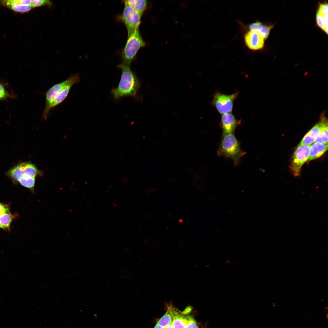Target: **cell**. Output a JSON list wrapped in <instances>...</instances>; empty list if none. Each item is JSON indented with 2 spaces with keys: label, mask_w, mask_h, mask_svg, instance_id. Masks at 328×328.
<instances>
[{
  "label": "cell",
  "mask_w": 328,
  "mask_h": 328,
  "mask_svg": "<svg viewBox=\"0 0 328 328\" xmlns=\"http://www.w3.org/2000/svg\"><path fill=\"white\" fill-rule=\"evenodd\" d=\"M118 67L121 70V75L118 86L112 90L114 97L118 99L125 96H135L140 86L138 78L129 66L122 63Z\"/></svg>",
  "instance_id": "obj_1"
},
{
  "label": "cell",
  "mask_w": 328,
  "mask_h": 328,
  "mask_svg": "<svg viewBox=\"0 0 328 328\" xmlns=\"http://www.w3.org/2000/svg\"><path fill=\"white\" fill-rule=\"evenodd\" d=\"M234 134L222 135L217 154L219 156L231 159L236 166L238 164L241 159L246 153L241 149L240 143Z\"/></svg>",
  "instance_id": "obj_2"
},
{
  "label": "cell",
  "mask_w": 328,
  "mask_h": 328,
  "mask_svg": "<svg viewBox=\"0 0 328 328\" xmlns=\"http://www.w3.org/2000/svg\"><path fill=\"white\" fill-rule=\"evenodd\" d=\"M145 45L139 29L131 34L122 51V63L129 66L139 49Z\"/></svg>",
  "instance_id": "obj_3"
},
{
  "label": "cell",
  "mask_w": 328,
  "mask_h": 328,
  "mask_svg": "<svg viewBox=\"0 0 328 328\" xmlns=\"http://www.w3.org/2000/svg\"><path fill=\"white\" fill-rule=\"evenodd\" d=\"M80 81L79 74H73L65 80L54 85L49 89L46 94L45 106L42 114V118L44 120H46L50 114V106L56 94L68 86H73Z\"/></svg>",
  "instance_id": "obj_4"
},
{
  "label": "cell",
  "mask_w": 328,
  "mask_h": 328,
  "mask_svg": "<svg viewBox=\"0 0 328 328\" xmlns=\"http://www.w3.org/2000/svg\"><path fill=\"white\" fill-rule=\"evenodd\" d=\"M310 145L299 144L295 150L289 167L294 176L298 177L299 176L302 166L307 161Z\"/></svg>",
  "instance_id": "obj_5"
},
{
  "label": "cell",
  "mask_w": 328,
  "mask_h": 328,
  "mask_svg": "<svg viewBox=\"0 0 328 328\" xmlns=\"http://www.w3.org/2000/svg\"><path fill=\"white\" fill-rule=\"evenodd\" d=\"M142 15L130 6L125 5L119 18L126 27L128 36L139 29Z\"/></svg>",
  "instance_id": "obj_6"
},
{
  "label": "cell",
  "mask_w": 328,
  "mask_h": 328,
  "mask_svg": "<svg viewBox=\"0 0 328 328\" xmlns=\"http://www.w3.org/2000/svg\"><path fill=\"white\" fill-rule=\"evenodd\" d=\"M238 92L231 94H226L219 92L214 95L211 104L222 115L232 112L234 101L237 97Z\"/></svg>",
  "instance_id": "obj_7"
},
{
  "label": "cell",
  "mask_w": 328,
  "mask_h": 328,
  "mask_svg": "<svg viewBox=\"0 0 328 328\" xmlns=\"http://www.w3.org/2000/svg\"><path fill=\"white\" fill-rule=\"evenodd\" d=\"M244 39L245 46L251 50H259L264 47L265 39L258 32L248 31L244 34Z\"/></svg>",
  "instance_id": "obj_8"
},
{
  "label": "cell",
  "mask_w": 328,
  "mask_h": 328,
  "mask_svg": "<svg viewBox=\"0 0 328 328\" xmlns=\"http://www.w3.org/2000/svg\"><path fill=\"white\" fill-rule=\"evenodd\" d=\"M327 121L326 118L322 116L319 122L305 135L299 144L305 145H311L313 144L321 132L328 127Z\"/></svg>",
  "instance_id": "obj_9"
},
{
  "label": "cell",
  "mask_w": 328,
  "mask_h": 328,
  "mask_svg": "<svg viewBox=\"0 0 328 328\" xmlns=\"http://www.w3.org/2000/svg\"><path fill=\"white\" fill-rule=\"evenodd\" d=\"M241 122V120H237L231 113L222 115L220 124L222 135L234 133L235 129L240 124Z\"/></svg>",
  "instance_id": "obj_10"
},
{
  "label": "cell",
  "mask_w": 328,
  "mask_h": 328,
  "mask_svg": "<svg viewBox=\"0 0 328 328\" xmlns=\"http://www.w3.org/2000/svg\"><path fill=\"white\" fill-rule=\"evenodd\" d=\"M167 307L172 316V324L173 328H186L187 322L186 316L171 304L168 305Z\"/></svg>",
  "instance_id": "obj_11"
},
{
  "label": "cell",
  "mask_w": 328,
  "mask_h": 328,
  "mask_svg": "<svg viewBox=\"0 0 328 328\" xmlns=\"http://www.w3.org/2000/svg\"><path fill=\"white\" fill-rule=\"evenodd\" d=\"M328 149V144L316 142L310 145L309 156L307 162L321 156Z\"/></svg>",
  "instance_id": "obj_12"
},
{
  "label": "cell",
  "mask_w": 328,
  "mask_h": 328,
  "mask_svg": "<svg viewBox=\"0 0 328 328\" xmlns=\"http://www.w3.org/2000/svg\"><path fill=\"white\" fill-rule=\"evenodd\" d=\"M0 5L6 6L15 12L21 13L28 12L32 8L30 5L22 4L20 0L1 1Z\"/></svg>",
  "instance_id": "obj_13"
},
{
  "label": "cell",
  "mask_w": 328,
  "mask_h": 328,
  "mask_svg": "<svg viewBox=\"0 0 328 328\" xmlns=\"http://www.w3.org/2000/svg\"><path fill=\"white\" fill-rule=\"evenodd\" d=\"M24 174L20 164L12 167L5 173V175L15 183H17L19 179Z\"/></svg>",
  "instance_id": "obj_14"
},
{
  "label": "cell",
  "mask_w": 328,
  "mask_h": 328,
  "mask_svg": "<svg viewBox=\"0 0 328 328\" xmlns=\"http://www.w3.org/2000/svg\"><path fill=\"white\" fill-rule=\"evenodd\" d=\"M123 1L125 5L130 6L142 15L147 6V1L146 0H125Z\"/></svg>",
  "instance_id": "obj_15"
},
{
  "label": "cell",
  "mask_w": 328,
  "mask_h": 328,
  "mask_svg": "<svg viewBox=\"0 0 328 328\" xmlns=\"http://www.w3.org/2000/svg\"><path fill=\"white\" fill-rule=\"evenodd\" d=\"M73 86L70 85L58 92L55 95L50 106V110L63 102L67 96Z\"/></svg>",
  "instance_id": "obj_16"
},
{
  "label": "cell",
  "mask_w": 328,
  "mask_h": 328,
  "mask_svg": "<svg viewBox=\"0 0 328 328\" xmlns=\"http://www.w3.org/2000/svg\"><path fill=\"white\" fill-rule=\"evenodd\" d=\"M19 164L25 174L29 176L35 177L42 175L41 172L32 163L26 162Z\"/></svg>",
  "instance_id": "obj_17"
},
{
  "label": "cell",
  "mask_w": 328,
  "mask_h": 328,
  "mask_svg": "<svg viewBox=\"0 0 328 328\" xmlns=\"http://www.w3.org/2000/svg\"><path fill=\"white\" fill-rule=\"evenodd\" d=\"M14 216L10 211L4 213L0 214V228L5 229H9L11 223Z\"/></svg>",
  "instance_id": "obj_18"
},
{
  "label": "cell",
  "mask_w": 328,
  "mask_h": 328,
  "mask_svg": "<svg viewBox=\"0 0 328 328\" xmlns=\"http://www.w3.org/2000/svg\"><path fill=\"white\" fill-rule=\"evenodd\" d=\"M18 182L23 186L27 188L32 192H34L35 177L29 176L24 173V174L19 179Z\"/></svg>",
  "instance_id": "obj_19"
},
{
  "label": "cell",
  "mask_w": 328,
  "mask_h": 328,
  "mask_svg": "<svg viewBox=\"0 0 328 328\" xmlns=\"http://www.w3.org/2000/svg\"><path fill=\"white\" fill-rule=\"evenodd\" d=\"M317 25L327 34L328 33V16H325L318 12L316 15Z\"/></svg>",
  "instance_id": "obj_20"
},
{
  "label": "cell",
  "mask_w": 328,
  "mask_h": 328,
  "mask_svg": "<svg viewBox=\"0 0 328 328\" xmlns=\"http://www.w3.org/2000/svg\"><path fill=\"white\" fill-rule=\"evenodd\" d=\"M6 85L0 81V100H7L9 98H15L16 97L15 95L7 91Z\"/></svg>",
  "instance_id": "obj_21"
},
{
  "label": "cell",
  "mask_w": 328,
  "mask_h": 328,
  "mask_svg": "<svg viewBox=\"0 0 328 328\" xmlns=\"http://www.w3.org/2000/svg\"><path fill=\"white\" fill-rule=\"evenodd\" d=\"M173 322V317L171 312L168 308L165 314L158 320L157 323L165 328Z\"/></svg>",
  "instance_id": "obj_22"
},
{
  "label": "cell",
  "mask_w": 328,
  "mask_h": 328,
  "mask_svg": "<svg viewBox=\"0 0 328 328\" xmlns=\"http://www.w3.org/2000/svg\"><path fill=\"white\" fill-rule=\"evenodd\" d=\"M315 142L328 144V127L321 132Z\"/></svg>",
  "instance_id": "obj_23"
},
{
  "label": "cell",
  "mask_w": 328,
  "mask_h": 328,
  "mask_svg": "<svg viewBox=\"0 0 328 328\" xmlns=\"http://www.w3.org/2000/svg\"><path fill=\"white\" fill-rule=\"evenodd\" d=\"M52 5V2L49 0H32L31 6L32 8H35L44 5H47L49 6H50Z\"/></svg>",
  "instance_id": "obj_24"
},
{
  "label": "cell",
  "mask_w": 328,
  "mask_h": 328,
  "mask_svg": "<svg viewBox=\"0 0 328 328\" xmlns=\"http://www.w3.org/2000/svg\"><path fill=\"white\" fill-rule=\"evenodd\" d=\"M272 26L263 24L259 33L264 38L266 39L268 37Z\"/></svg>",
  "instance_id": "obj_25"
},
{
  "label": "cell",
  "mask_w": 328,
  "mask_h": 328,
  "mask_svg": "<svg viewBox=\"0 0 328 328\" xmlns=\"http://www.w3.org/2000/svg\"><path fill=\"white\" fill-rule=\"evenodd\" d=\"M186 316L187 319L186 328H199L196 321L192 316L188 315Z\"/></svg>",
  "instance_id": "obj_26"
},
{
  "label": "cell",
  "mask_w": 328,
  "mask_h": 328,
  "mask_svg": "<svg viewBox=\"0 0 328 328\" xmlns=\"http://www.w3.org/2000/svg\"><path fill=\"white\" fill-rule=\"evenodd\" d=\"M318 12L322 15L328 16V4L327 3L320 5Z\"/></svg>",
  "instance_id": "obj_27"
},
{
  "label": "cell",
  "mask_w": 328,
  "mask_h": 328,
  "mask_svg": "<svg viewBox=\"0 0 328 328\" xmlns=\"http://www.w3.org/2000/svg\"><path fill=\"white\" fill-rule=\"evenodd\" d=\"M9 211V209L6 205L0 203V214Z\"/></svg>",
  "instance_id": "obj_28"
},
{
  "label": "cell",
  "mask_w": 328,
  "mask_h": 328,
  "mask_svg": "<svg viewBox=\"0 0 328 328\" xmlns=\"http://www.w3.org/2000/svg\"><path fill=\"white\" fill-rule=\"evenodd\" d=\"M158 190V189L157 188L155 187H149L145 190V192L146 193L149 194L155 192Z\"/></svg>",
  "instance_id": "obj_29"
},
{
  "label": "cell",
  "mask_w": 328,
  "mask_h": 328,
  "mask_svg": "<svg viewBox=\"0 0 328 328\" xmlns=\"http://www.w3.org/2000/svg\"><path fill=\"white\" fill-rule=\"evenodd\" d=\"M121 182L124 183H126L128 182L129 180L127 177H124L121 179Z\"/></svg>",
  "instance_id": "obj_30"
},
{
  "label": "cell",
  "mask_w": 328,
  "mask_h": 328,
  "mask_svg": "<svg viewBox=\"0 0 328 328\" xmlns=\"http://www.w3.org/2000/svg\"><path fill=\"white\" fill-rule=\"evenodd\" d=\"M324 309V311H325V313L326 314V318L327 319V316H328L327 307H325Z\"/></svg>",
  "instance_id": "obj_31"
},
{
  "label": "cell",
  "mask_w": 328,
  "mask_h": 328,
  "mask_svg": "<svg viewBox=\"0 0 328 328\" xmlns=\"http://www.w3.org/2000/svg\"><path fill=\"white\" fill-rule=\"evenodd\" d=\"M165 328H173V324H172V323H171L170 324L168 325V326H166V327H165Z\"/></svg>",
  "instance_id": "obj_32"
},
{
  "label": "cell",
  "mask_w": 328,
  "mask_h": 328,
  "mask_svg": "<svg viewBox=\"0 0 328 328\" xmlns=\"http://www.w3.org/2000/svg\"><path fill=\"white\" fill-rule=\"evenodd\" d=\"M153 328H163V327L160 326L157 323H156L155 327Z\"/></svg>",
  "instance_id": "obj_33"
}]
</instances>
